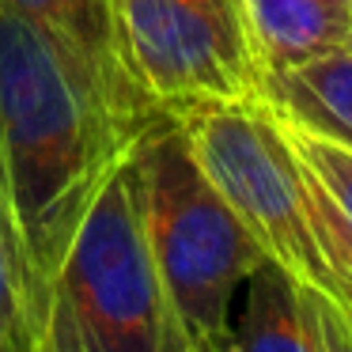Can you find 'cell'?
Listing matches in <instances>:
<instances>
[{"label": "cell", "instance_id": "4", "mask_svg": "<svg viewBox=\"0 0 352 352\" xmlns=\"http://www.w3.org/2000/svg\"><path fill=\"white\" fill-rule=\"evenodd\" d=\"M170 307L148 250L133 155L80 220L50 288V352H163Z\"/></svg>", "mask_w": 352, "mask_h": 352}, {"label": "cell", "instance_id": "9", "mask_svg": "<svg viewBox=\"0 0 352 352\" xmlns=\"http://www.w3.org/2000/svg\"><path fill=\"white\" fill-rule=\"evenodd\" d=\"M0 352H50V288L42 284L0 193Z\"/></svg>", "mask_w": 352, "mask_h": 352}, {"label": "cell", "instance_id": "11", "mask_svg": "<svg viewBox=\"0 0 352 352\" xmlns=\"http://www.w3.org/2000/svg\"><path fill=\"white\" fill-rule=\"evenodd\" d=\"M280 118H284V129H288L296 152L303 155V163L318 175V182L326 186V193L333 197V205L341 208V216L349 220V228H352V148L344 144V140L322 133L318 125L288 114V110H280Z\"/></svg>", "mask_w": 352, "mask_h": 352}, {"label": "cell", "instance_id": "14", "mask_svg": "<svg viewBox=\"0 0 352 352\" xmlns=\"http://www.w3.org/2000/svg\"><path fill=\"white\" fill-rule=\"evenodd\" d=\"M344 322H349V329H352V311H349V314H344Z\"/></svg>", "mask_w": 352, "mask_h": 352}, {"label": "cell", "instance_id": "7", "mask_svg": "<svg viewBox=\"0 0 352 352\" xmlns=\"http://www.w3.org/2000/svg\"><path fill=\"white\" fill-rule=\"evenodd\" d=\"M269 84L352 50V0H243Z\"/></svg>", "mask_w": 352, "mask_h": 352}, {"label": "cell", "instance_id": "8", "mask_svg": "<svg viewBox=\"0 0 352 352\" xmlns=\"http://www.w3.org/2000/svg\"><path fill=\"white\" fill-rule=\"evenodd\" d=\"M220 352H326L318 299L261 261L239 292L231 337Z\"/></svg>", "mask_w": 352, "mask_h": 352}, {"label": "cell", "instance_id": "2", "mask_svg": "<svg viewBox=\"0 0 352 352\" xmlns=\"http://www.w3.org/2000/svg\"><path fill=\"white\" fill-rule=\"evenodd\" d=\"M197 163L269 265L299 288L352 311V228L265 107H216L178 118Z\"/></svg>", "mask_w": 352, "mask_h": 352}, {"label": "cell", "instance_id": "3", "mask_svg": "<svg viewBox=\"0 0 352 352\" xmlns=\"http://www.w3.org/2000/svg\"><path fill=\"white\" fill-rule=\"evenodd\" d=\"M133 167L170 322L197 352H220L239 292L265 254L197 163L178 118H163L140 137Z\"/></svg>", "mask_w": 352, "mask_h": 352}, {"label": "cell", "instance_id": "1", "mask_svg": "<svg viewBox=\"0 0 352 352\" xmlns=\"http://www.w3.org/2000/svg\"><path fill=\"white\" fill-rule=\"evenodd\" d=\"M140 137L61 42L0 0V193L46 288Z\"/></svg>", "mask_w": 352, "mask_h": 352}, {"label": "cell", "instance_id": "6", "mask_svg": "<svg viewBox=\"0 0 352 352\" xmlns=\"http://www.w3.org/2000/svg\"><path fill=\"white\" fill-rule=\"evenodd\" d=\"M12 12L31 19L34 27L57 38L110 95L118 114L137 133H148L167 114L155 110V102L144 95L137 72H133L129 50L122 34L118 0H4Z\"/></svg>", "mask_w": 352, "mask_h": 352}, {"label": "cell", "instance_id": "12", "mask_svg": "<svg viewBox=\"0 0 352 352\" xmlns=\"http://www.w3.org/2000/svg\"><path fill=\"white\" fill-rule=\"evenodd\" d=\"M318 322H322V344H326V352H352V329L344 322V311H337L333 303L318 299Z\"/></svg>", "mask_w": 352, "mask_h": 352}, {"label": "cell", "instance_id": "13", "mask_svg": "<svg viewBox=\"0 0 352 352\" xmlns=\"http://www.w3.org/2000/svg\"><path fill=\"white\" fill-rule=\"evenodd\" d=\"M163 352H197V349H193V344H190V341H186V337H182V333H178V329H175V322H170V333H167V349H163Z\"/></svg>", "mask_w": 352, "mask_h": 352}, {"label": "cell", "instance_id": "5", "mask_svg": "<svg viewBox=\"0 0 352 352\" xmlns=\"http://www.w3.org/2000/svg\"><path fill=\"white\" fill-rule=\"evenodd\" d=\"M118 16L133 72L160 114L273 102L243 0H118Z\"/></svg>", "mask_w": 352, "mask_h": 352}, {"label": "cell", "instance_id": "10", "mask_svg": "<svg viewBox=\"0 0 352 352\" xmlns=\"http://www.w3.org/2000/svg\"><path fill=\"white\" fill-rule=\"evenodd\" d=\"M273 102L352 148V50L273 80Z\"/></svg>", "mask_w": 352, "mask_h": 352}]
</instances>
